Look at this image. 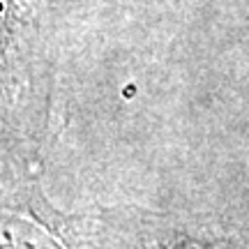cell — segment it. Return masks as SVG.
Masks as SVG:
<instances>
[{"mask_svg": "<svg viewBox=\"0 0 249 249\" xmlns=\"http://www.w3.org/2000/svg\"><path fill=\"white\" fill-rule=\"evenodd\" d=\"M0 249H62L35 224L0 214Z\"/></svg>", "mask_w": 249, "mask_h": 249, "instance_id": "obj_1", "label": "cell"}]
</instances>
